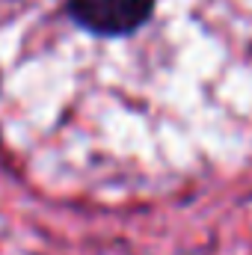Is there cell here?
Returning <instances> with one entry per match:
<instances>
[{
    "mask_svg": "<svg viewBox=\"0 0 252 255\" xmlns=\"http://www.w3.org/2000/svg\"><path fill=\"white\" fill-rule=\"evenodd\" d=\"M157 0H68V15L95 36H130L154 12Z\"/></svg>",
    "mask_w": 252,
    "mask_h": 255,
    "instance_id": "obj_1",
    "label": "cell"
}]
</instances>
